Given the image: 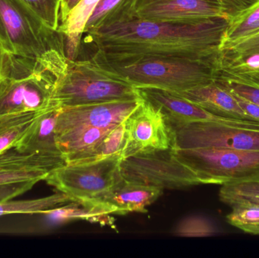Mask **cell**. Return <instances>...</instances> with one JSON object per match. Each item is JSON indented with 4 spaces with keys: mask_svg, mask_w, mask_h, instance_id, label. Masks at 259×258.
<instances>
[{
    "mask_svg": "<svg viewBox=\"0 0 259 258\" xmlns=\"http://www.w3.org/2000/svg\"><path fill=\"white\" fill-rule=\"evenodd\" d=\"M229 21L225 17L187 22L131 19L85 33L84 40L97 48L93 57L103 62L208 59L217 56Z\"/></svg>",
    "mask_w": 259,
    "mask_h": 258,
    "instance_id": "6da1fadb",
    "label": "cell"
},
{
    "mask_svg": "<svg viewBox=\"0 0 259 258\" xmlns=\"http://www.w3.org/2000/svg\"><path fill=\"white\" fill-rule=\"evenodd\" d=\"M68 60L65 49H53L39 58L6 53L0 80V115L51 109L56 80Z\"/></svg>",
    "mask_w": 259,
    "mask_h": 258,
    "instance_id": "7a4b0ae2",
    "label": "cell"
},
{
    "mask_svg": "<svg viewBox=\"0 0 259 258\" xmlns=\"http://www.w3.org/2000/svg\"><path fill=\"white\" fill-rule=\"evenodd\" d=\"M138 98H142L135 86L92 58L83 61L68 59L65 70L56 80L51 109Z\"/></svg>",
    "mask_w": 259,
    "mask_h": 258,
    "instance_id": "3957f363",
    "label": "cell"
},
{
    "mask_svg": "<svg viewBox=\"0 0 259 258\" xmlns=\"http://www.w3.org/2000/svg\"><path fill=\"white\" fill-rule=\"evenodd\" d=\"M216 58L152 57L124 62L92 59L124 77L136 88H158L178 92L214 81L217 73Z\"/></svg>",
    "mask_w": 259,
    "mask_h": 258,
    "instance_id": "277c9868",
    "label": "cell"
},
{
    "mask_svg": "<svg viewBox=\"0 0 259 258\" xmlns=\"http://www.w3.org/2000/svg\"><path fill=\"white\" fill-rule=\"evenodd\" d=\"M0 45L9 54L39 58L65 49V39L20 0H0Z\"/></svg>",
    "mask_w": 259,
    "mask_h": 258,
    "instance_id": "5b68a950",
    "label": "cell"
},
{
    "mask_svg": "<svg viewBox=\"0 0 259 258\" xmlns=\"http://www.w3.org/2000/svg\"><path fill=\"white\" fill-rule=\"evenodd\" d=\"M175 154L201 184L223 185L259 176V150L175 148Z\"/></svg>",
    "mask_w": 259,
    "mask_h": 258,
    "instance_id": "8992f818",
    "label": "cell"
},
{
    "mask_svg": "<svg viewBox=\"0 0 259 258\" xmlns=\"http://www.w3.org/2000/svg\"><path fill=\"white\" fill-rule=\"evenodd\" d=\"M123 154L91 163L65 165L53 170L45 181L74 201L91 200L107 192L122 179Z\"/></svg>",
    "mask_w": 259,
    "mask_h": 258,
    "instance_id": "52a82bcc",
    "label": "cell"
},
{
    "mask_svg": "<svg viewBox=\"0 0 259 258\" xmlns=\"http://www.w3.org/2000/svg\"><path fill=\"white\" fill-rule=\"evenodd\" d=\"M120 172L127 181L163 190L201 184L196 174L175 156V148L125 158L121 162Z\"/></svg>",
    "mask_w": 259,
    "mask_h": 258,
    "instance_id": "ba28073f",
    "label": "cell"
},
{
    "mask_svg": "<svg viewBox=\"0 0 259 258\" xmlns=\"http://www.w3.org/2000/svg\"><path fill=\"white\" fill-rule=\"evenodd\" d=\"M175 148L259 150V130L217 121H196L177 129Z\"/></svg>",
    "mask_w": 259,
    "mask_h": 258,
    "instance_id": "9c48e42d",
    "label": "cell"
},
{
    "mask_svg": "<svg viewBox=\"0 0 259 258\" xmlns=\"http://www.w3.org/2000/svg\"><path fill=\"white\" fill-rule=\"evenodd\" d=\"M124 159L151 151L175 148V131L161 111L143 99L124 121Z\"/></svg>",
    "mask_w": 259,
    "mask_h": 258,
    "instance_id": "30bf717a",
    "label": "cell"
},
{
    "mask_svg": "<svg viewBox=\"0 0 259 258\" xmlns=\"http://www.w3.org/2000/svg\"><path fill=\"white\" fill-rule=\"evenodd\" d=\"M215 17L229 19L218 0H134L124 21L187 22Z\"/></svg>",
    "mask_w": 259,
    "mask_h": 258,
    "instance_id": "8fae6325",
    "label": "cell"
},
{
    "mask_svg": "<svg viewBox=\"0 0 259 258\" xmlns=\"http://www.w3.org/2000/svg\"><path fill=\"white\" fill-rule=\"evenodd\" d=\"M142 101L143 98H138L61 109L56 134L89 127L113 128L124 122Z\"/></svg>",
    "mask_w": 259,
    "mask_h": 258,
    "instance_id": "7c38bea8",
    "label": "cell"
},
{
    "mask_svg": "<svg viewBox=\"0 0 259 258\" xmlns=\"http://www.w3.org/2000/svg\"><path fill=\"white\" fill-rule=\"evenodd\" d=\"M137 89L143 99L161 111L174 130L196 121H217L259 130L258 121H233L214 116L177 92L152 87Z\"/></svg>",
    "mask_w": 259,
    "mask_h": 258,
    "instance_id": "4fadbf2b",
    "label": "cell"
},
{
    "mask_svg": "<svg viewBox=\"0 0 259 258\" xmlns=\"http://www.w3.org/2000/svg\"><path fill=\"white\" fill-rule=\"evenodd\" d=\"M66 165L62 157L26 154L9 148L0 152V186L45 180L56 168Z\"/></svg>",
    "mask_w": 259,
    "mask_h": 258,
    "instance_id": "5bb4252c",
    "label": "cell"
},
{
    "mask_svg": "<svg viewBox=\"0 0 259 258\" xmlns=\"http://www.w3.org/2000/svg\"><path fill=\"white\" fill-rule=\"evenodd\" d=\"M61 109H50L35 117L14 148L21 153L63 158L57 142L56 124Z\"/></svg>",
    "mask_w": 259,
    "mask_h": 258,
    "instance_id": "9a60e30c",
    "label": "cell"
},
{
    "mask_svg": "<svg viewBox=\"0 0 259 258\" xmlns=\"http://www.w3.org/2000/svg\"><path fill=\"white\" fill-rule=\"evenodd\" d=\"M177 93L214 116L233 121H257L248 116L233 94L215 80L208 84Z\"/></svg>",
    "mask_w": 259,
    "mask_h": 258,
    "instance_id": "2e32d148",
    "label": "cell"
},
{
    "mask_svg": "<svg viewBox=\"0 0 259 258\" xmlns=\"http://www.w3.org/2000/svg\"><path fill=\"white\" fill-rule=\"evenodd\" d=\"M163 189L146 185L132 183L121 179L107 192L99 195L97 199L113 208L116 215H124L129 212H146V208L155 202Z\"/></svg>",
    "mask_w": 259,
    "mask_h": 258,
    "instance_id": "e0dca14e",
    "label": "cell"
},
{
    "mask_svg": "<svg viewBox=\"0 0 259 258\" xmlns=\"http://www.w3.org/2000/svg\"><path fill=\"white\" fill-rule=\"evenodd\" d=\"M216 67L233 75L259 71V31L219 47Z\"/></svg>",
    "mask_w": 259,
    "mask_h": 258,
    "instance_id": "ac0fdd59",
    "label": "cell"
},
{
    "mask_svg": "<svg viewBox=\"0 0 259 258\" xmlns=\"http://www.w3.org/2000/svg\"><path fill=\"white\" fill-rule=\"evenodd\" d=\"M112 215H116L115 209L97 199L71 201L44 214L56 223L85 220L114 227L113 220L111 218Z\"/></svg>",
    "mask_w": 259,
    "mask_h": 258,
    "instance_id": "d6986e66",
    "label": "cell"
},
{
    "mask_svg": "<svg viewBox=\"0 0 259 258\" xmlns=\"http://www.w3.org/2000/svg\"><path fill=\"white\" fill-rule=\"evenodd\" d=\"M111 129H76L57 135L59 149L67 165L79 164L88 157Z\"/></svg>",
    "mask_w": 259,
    "mask_h": 258,
    "instance_id": "ffe728a7",
    "label": "cell"
},
{
    "mask_svg": "<svg viewBox=\"0 0 259 258\" xmlns=\"http://www.w3.org/2000/svg\"><path fill=\"white\" fill-rule=\"evenodd\" d=\"M100 0H80L61 23L58 31L65 36V53L71 60H76L87 23Z\"/></svg>",
    "mask_w": 259,
    "mask_h": 258,
    "instance_id": "44dd1931",
    "label": "cell"
},
{
    "mask_svg": "<svg viewBox=\"0 0 259 258\" xmlns=\"http://www.w3.org/2000/svg\"><path fill=\"white\" fill-rule=\"evenodd\" d=\"M71 197L57 192L45 198L0 203V217L9 215H44L47 211L74 201Z\"/></svg>",
    "mask_w": 259,
    "mask_h": 258,
    "instance_id": "7402d4cb",
    "label": "cell"
},
{
    "mask_svg": "<svg viewBox=\"0 0 259 258\" xmlns=\"http://www.w3.org/2000/svg\"><path fill=\"white\" fill-rule=\"evenodd\" d=\"M219 198L231 208L259 205V176L222 185Z\"/></svg>",
    "mask_w": 259,
    "mask_h": 258,
    "instance_id": "603a6c76",
    "label": "cell"
},
{
    "mask_svg": "<svg viewBox=\"0 0 259 258\" xmlns=\"http://www.w3.org/2000/svg\"><path fill=\"white\" fill-rule=\"evenodd\" d=\"M39 112L0 115V152L14 148Z\"/></svg>",
    "mask_w": 259,
    "mask_h": 258,
    "instance_id": "cb8c5ba5",
    "label": "cell"
},
{
    "mask_svg": "<svg viewBox=\"0 0 259 258\" xmlns=\"http://www.w3.org/2000/svg\"><path fill=\"white\" fill-rule=\"evenodd\" d=\"M134 0H100L87 23L84 33L119 22L127 15Z\"/></svg>",
    "mask_w": 259,
    "mask_h": 258,
    "instance_id": "d4e9b609",
    "label": "cell"
},
{
    "mask_svg": "<svg viewBox=\"0 0 259 258\" xmlns=\"http://www.w3.org/2000/svg\"><path fill=\"white\" fill-rule=\"evenodd\" d=\"M259 31V0L244 12L230 19L220 46Z\"/></svg>",
    "mask_w": 259,
    "mask_h": 258,
    "instance_id": "484cf974",
    "label": "cell"
},
{
    "mask_svg": "<svg viewBox=\"0 0 259 258\" xmlns=\"http://www.w3.org/2000/svg\"><path fill=\"white\" fill-rule=\"evenodd\" d=\"M126 143L125 124L123 122L111 129L93 152L79 164L97 162L118 154L124 156Z\"/></svg>",
    "mask_w": 259,
    "mask_h": 258,
    "instance_id": "4316f807",
    "label": "cell"
},
{
    "mask_svg": "<svg viewBox=\"0 0 259 258\" xmlns=\"http://www.w3.org/2000/svg\"><path fill=\"white\" fill-rule=\"evenodd\" d=\"M232 209L226 217L231 225L246 233L259 235V205H239Z\"/></svg>",
    "mask_w": 259,
    "mask_h": 258,
    "instance_id": "83f0119b",
    "label": "cell"
},
{
    "mask_svg": "<svg viewBox=\"0 0 259 258\" xmlns=\"http://www.w3.org/2000/svg\"><path fill=\"white\" fill-rule=\"evenodd\" d=\"M53 30L60 25L61 0H20Z\"/></svg>",
    "mask_w": 259,
    "mask_h": 258,
    "instance_id": "f1b7e54d",
    "label": "cell"
},
{
    "mask_svg": "<svg viewBox=\"0 0 259 258\" xmlns=\"http://www.w3.org/2000/svg\"><path fill=\"white\" fill-rule=\"evenodd\" d=\"M218 233L214 224L202 216H190L180 222L175 230L177 236L184 237H207Z\"/></svg>",
    "mask_w": 259,
    "mask_h": 258,
    "instance_id": "f546056e",
    "label": "cell"
},
{
    "mask_svg": "<svg viewBox=\"0 0 259 258\" xmlns=\"http://www.w3.org/2000/svg\"><path fill=\"white\" fill-rule=\"evenodd\" d=\"M214 80L231 93L236 94L259 106V87L258 86L240 81V80H234L219 72L216 73Z\"/></svg>",
    "mask_w": 259,
    "mask_h": 258,
    "instance_id": "4dcf8cb0",
    "label": "cell"
},
{
    "mask_svg": "<svg viewBox=\"0 0 259 258\" xmlns=\"http://www.w3.org/2000/svg\"><path fill=\"white\" fill-rule=\"evenodd\" d=\"M36 182L15 183L0 186V203L10 201L30 190L36 185Z\"/></svg>",
    "mask_w": 259,
    "mask_h": 258,
    "instance_id": "1f68e13d",
    "label": "cell"
},
{
    "mask_svg": "<svg viewBox=\"0 0 259 258\" xmlns=\"http://www.w3.org/2000/svg\"><path fill=\"white\" fill-rule=\"evenodd\" d=\"M229 19L249 9L258 0H218Z\"/></svg>",
    "mask_w": 259,
    "mask_h": 258,
    "instance_id": "d6a6232c",
    "label": "cell"
},
{
    "mask_svg": "<svg viewBox=\"0 0 259 258\" xmlns=\"http://www.w3.org/2000/svg\"><path fill=\"white\" fill-rule=\"evenodd\" d=\"M233 95L235 97L237 101H238L241 109H243V112L248 115V116L252 118V119L255 121H259V106L236 94L232 93Z\"/></svg>",
    "mask_w": 259,
    "mask_h": 258,
    "instance_id": "836d02e7",
    "label": "cell"
},
{
    "mask_svg": "<svg viewBox=\"0 0 259 258\" xmlns=\"http://www.w3.org/2000/svg\"><path fill=\"white\" fill-rule=\"evenodd\" d=\"M80 0H62L61 3L60 24L66 18L68 13Z\"/></svg>",
    "mask_w": 259,
    "mask_h": 258,
    "instance_id": "e575fe53",
    "label": "cell"
},
{
    "mask_svg": "<svg viewBox=\"0 0 259 258\" xmlns=\"http://www.w3.org/2000/svg\"><path fill=\"white\" fill-rule=\"evenodd\" d=\"M6 53L4 51L1 45H0V80L3 74L4 70L5 62H6Z\"/></svg>",
    "mask_w": 259,
    "mask_h": 258,
    "instance_id": "d590c367",
    "label": "cell"
},
{
    "mask_svg": "<svg viewBox=\"0 0 259 258\" xmlns=\"http://www.w3.org/2000/svg\"><path fill=\"white\" fill-rule=\"evenodd\" d=\"M61 2H62V0H61Z\"/></svg>",
    "mask_w": 259,
    "mask_h": 258,
    "instance_id": "8d00e7d4",
    "label": "cell"
}]
</instances>
